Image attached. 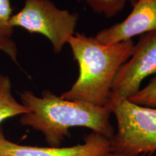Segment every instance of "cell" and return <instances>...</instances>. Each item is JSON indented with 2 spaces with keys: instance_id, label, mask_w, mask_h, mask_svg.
<instances>
[{
  "instance_id": "cell-1",
  "label": "cell",
  "mask_w": 156,
  "mask_h": 156,
  "mask_svg": "<svg viewBox=\"0 0 156 156\" xmlns=\"http://www.w3.org/2000/svg\"><path fill=\"white\" fill-rule=\"evenodd\" d=\"M20 99L28 110L21 116L20 124L42 132L49 147H61L64 140L70 136V128L85 127L108 139L115 133L108 107L66 100L48 90L43 91L41 97L25 90Z\"/></svg>"
},
{
  "instance_id": "cell-5",
  "label": "cell",
  "mask_w": 156,
  "mask_h": 156,
  "mask_svg": "<svg viewBox=\"0 0 156 156\" xmlns=\"http://www.w3.org/2000/svg\"><path fill=\"white\" fill-rule=\"evenodd\" d=\"M156 73V31L142 35L129 58L121 67L106 106L128 100L140 90L142 81Z\"/></svg>"
},
{
  "instance_id": "cell-4",
  "label": "cell",
  "mask_w": 156,
  "mask_h": 156,
  "mask_svg": "<svg viewBox=\"0 0 156 156\" xmlns=\"http://www.w3.org/2000/svg\"><path fill=\"white\" fill-rule=\"evenodd\" d=\"M78 21V13L58 8L51 0H25L10 23L14 28L19 27L46 37L54 53L58 54L75 34Z\"/></svg>"
},
{
  "instance_id": "cell-11",
  "label": "cell",
  "mask_w": 156,
  "mask_h": 156,
  "mask_svg": "<svg viewBox=\"0 0 156 156\" xmlns=\"http://www.w3.org/2000/svg\"><path fill=\"white\" fill-rule=\"evenodd\" d=\"M12 12L10 0H0V38H11L14 33L10 23Z\"/></svg>"
},
{
  "instance_id": "cell-9",
  "label": "cell",
  "mask_w": 156,
  "mask_h": 156,
  "mask_svg": "<svg viewBox=\"0 0 156 156\" xmlns=\"http://www.w3.org/2000/svg\"><path fill=\"white\" fill-rule=\"evenodd\" d=\"M138 0H85V2L93 12L112 18L124 10L126 4L132 5Z\"/></svg>"
},
{
  "instance_id": "cell-10",
  "label": "cell",
  "mask_w": 156,
  "mask_h": 156,
  "mask_svg": "<svg viewBox=\"0 0 156 156\" xmlns=\"http://www.w3.org/2000/svg\"><path fill=\"white\" fill-rule=\"evenodd\" d=\"M128 101L139 106L156 108V76Z\"/></svg>"
},
{
  "instance_id": "cell-7",
  "label": "cell",
  "mask_w": 156,
  "mask_h": 156,
  "mask_svg": "<svg viewBox=\"0 0 156 156\" xmlns=\"http://www.w3.org/2000/svg\"><path fill=\"white\" fill-rule=\"evenodd\" d=\"M122 22L104 28L94 36L102 44L132 40L134 36L156 31V0H138Z\"/></svg>"
},
{
  "instance_id": "cell-13",
  "label": "cell",
  "mask_w": 156,
  "mask_h": 156,
  "mask_svg": "<svg viewBox=\"0 0 156 156\" xmlns=\"http://www.w3.org/2000/svg\"><path fill=\"white\" fill-rule=\"evenodd\" d=\"M102 156H124V155H118V154H115V153H108L105 154V155H103Z\"/></svg>"
},
{
  "instance_id": "cell-3",
  "label": "cell",
  "mask_w": 156,
  "mask_h": 156,
  "mask_svg": "<svg viewBox=\"0 0 156 156\" xmlns=\"http://www.w3.org/2000/svg\"><path fill=\"white\" fill-rule=\"evenodd\" d=\"M106 107L114 114L117 132L110 140L111 153L137 156L156 151V108L134 104L128 100Z\"/></svg>"
},
{
  "instance_id": "cell-2",
  "label": "cell",
  "mask_w": 156,
  "mask_h": 156,
  "mask_svg": "<svg viewBox=\"0 0 156 156\" xmlns=\"http://www.w3.org/2000/svg\"><path fill=\"white\" fill-rule=\"evenodd\" d=\"M67 44L79 66V76L71 88L61 97L106 106L117 73L132 54L134 42L129 40L105 45L95 37L75 33Z\"/></svg>"
},
{
  "instance_id": "cell-12",
  "label": "cell",
  "mask_w": 156,
  "mask_h": 156,
  "mask_svg": "<svg viewBox=\"0 0 156 156\" xmlns=\"http://www.w3.org/2000/svg\"><path fill=\"white\" fill-rule=\"evenodd\" d=\"M0 51L7 54L14 62H17V48L12 38H0Z\"/></svg>"
},
{
  "instance_id": "cell-8",
  "label": "cell",
  "mask_w": 156,
  "mask_h": 156,
  "mask_svg": "<svg viewBox=\"0 0 156 156\" xmlns=\"http://www.w3.org/2000/svg\"><path fill=\"white\" fill-rule=\"evenodd\" d=\"M28 108L17 102L12 93V83L9 77L0 74V125L9 118L26 114Z\"/></svg>"
},
{
  "instance_id": "cell-6",
  "label": "cell",
  "mask_w": 156,
  "mask_h": 156,
  "mask_svg": "<svg viewBox=\"0 0 156 156\" xmlns=\"http://www.w3.org/2000/svg\"><path fill=\"white\" fill-rule=\"evenodd\" d=\"M108 153L110 140L95 132L87 135L84 143L72 147H38L9 141L0 126V156H102Z\"/></svg>"
}]
</instances>
